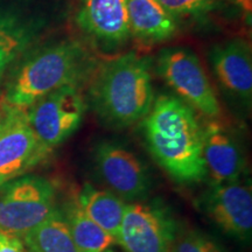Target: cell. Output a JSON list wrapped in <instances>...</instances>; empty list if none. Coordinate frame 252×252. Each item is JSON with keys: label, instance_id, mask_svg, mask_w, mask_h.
I'll return each instance as SVG.
<instances>
[{"label": "cell", "instance_id": "cell-1", "mask_svg": "<svg viewBox=\"0 0 252 252\" xmlns=\"http://www.w3.org/2000/svg\"><path fill=\"white\" fill-rule=\"evenodd\" d=\"M143 132L151 156L173 181L189 186L206 180L203 127L190 105L161 94L143 118Z\"/></svg>", "mask_w": 252, "mask_h": 252}, {"label": "cell", "instance_id": "cell-2", "mask_svg": "<svg viewBox=\"0 0 252 252\" xmlns=\"http://www.w3.org/2000/svg\"><path fill=\"white\" fill-rule=\"evenodd\" d=\"M90 96L109 124L125 127L143 121L154 100L149 59L130 52L105 62L94 77Z\"/></svg>", "mask_w": 252, "mask_h": 252}, {"label": "cell", "instance_id": "cell-3", "mask_svg": "<svg viewBox=\"0 0 252 252\" xmlns=\"http://www.w3.org/2000/svg\"><path fill=\"white\" fill-rule=\"evenodd\" d=\"M93 68L87 50L75 41L42 49L21 65L6 93V104L26 110L46 94L78 86Z\"/></svg>", "mask_w": 252, "mask_h": 252}, {"label": "cell", "instance_id": "cell-4", "mask_svg": "<svg viewBox=\"0 0 252 252\" xmlns=\"http://www.w3.org/2000/svg\"><path fill=\"white\" fill-rule=\"evenodd\" d=\"M55 209V187L42 176H19L0 185V232L23 239Z\"/></svg>", "mask_w": 252, "mask_h": 252}, {"label": "cell", "instance_id": "cell-5", "mask_svg": "<svg viewBox=\"0 0 252 252\" xmlns=\"http://www.w3.org/2000/svg\"><path fill=\"white\" fill-rule=\"evenodd\" d=\"M179 225L162 203H128L123 216L117 243L125 252H172Z\"/></svg>", "mask_w": 252, "mask_h": 252}, {"label": "cell", "instance_id": "cell-6", "mask_svg": "<svg viewBox=\"0 0 252 252\" xmlns=\"http://www.w3.org/2000/svg\"><path fill=\"white\" fill-rule=\"evenodd\" d=\"M158 72L194 110L208 118L220 113L219 99L200 60L188 48H167L158 59Z\"/></svg>", "mask_w": 252, "mask_h": 252}, {"label": "cell", "instance_id": "cell-7", "mask_svg": "<svg viewBox=\"0 0 252 252\" xmlns=\"http://www.w3.org/2000/svg\"><path fill=\"white\" fill-rule=\"evenodd\" d=\"M86 104L78 86H65L26 109L37 139L49 151L68 139L83 121Z\"/></svg>", "mask_w": 252, "mask_h": 252}, {"label": "cell", "instance_id": "cell-8", "mask_svg": "<svg viewBox=\"0 0 252 252\" xmlns=\"http://www.w3.org/2000/svg\"><path fill=\"white\" fill-rule=\"evenodd\" d=\"M48 153L34 133L26 110L5 104L0 122V185L25 174Z\"/></svg>", "mask_w": 252, "mask_h": 252}, {"label": "cell", "instance_id": "cell-9", "mask_svg": "<svg viewBox=\"0 0 252 252\" xmlns=\"http://www.w3.org/2000/svg\"><path fill=\"white\" fill-rule=\"evenodd\" d=\"M94 162L103 184L125 202H138L150 194L152 182L146 166L121 144H99L94 150Z\"/></svg>", "mask_w": 252, "mask_h": 252}, {"label": "cell", "instance_id": "cell-10", "mask_svg": "<svg viewBox=\"0 0 252 252\" xmlns=\"http://www.w3.org/2000/svg\"><path fill=\"white\" fill-rule=\"evenodd\" d=\"M214 224L239 242L249 243L252 235V193L250 182L241 180L212 187L197 202Z\"/></svg>", "mask_w": 252, "mask_h": 252}, {"label": "cell", "instance_id": "cell-11", "mask_svg": "<svg viewBox=\"0 0 252 252\" xmlns=\"http://www.w3.org/2000/svg\"><path fill=\"white\" fill-rule=\"evenodd\" d=\"M76 23L84 33L105 45H119L131 36L127 0H80Z\"/></svg>", "mask_w": 252, "mask_h": 252}, {"label": "cell", "instance_id": "cell-12", "mask_svg": "<svg viewBox=\"0 0 252 252\" xmlns=\"http://www.w3.org/2000/svg\"><path fill=\"white\" fill-rule=\"evenodd\" d=\"M214 74L228 93L250 104L252 97L251 48L244 40L226 41L209 54Z\"/></svg>", "mask_w": 252, "mask_h": 252}, {"label": "cell", "instance_id": "cell-13", "mask_svg": "<svg viewBox=\"0 0 252 252\" xmlns=\"http://www.w3.org/2000/svg\"><path fill=\"white\" fill-rule=\"evenodd\" d=\"M203 159L213 185L237 181L244 171V157L237 141L217 122L203 127Z\"/></svg>", "mask_w": 252, "mask_h": 252}, {"label": "cell", "instance_id": "cell-14", "mask_svg": "<svg viewBox=\"0 0 252 252\" xmlns=\"http://www.w3.org/2000/svg\"><path fill=\"white\" fill-rule=\"evenodd\" d=\"M131 35L149 42H159L174 36L178 21L158 0H127Z\"/></svg>", "mask_w": 252, "mask_h": 252}, {"label": "cell", "instance_id": "cell-15", "mask_svg": "<svg viewBox=\"0 0 252 252\" xmlns=\"http://www.w3.org/2000/svg\"><path fill=\"white\" fill-rule=\"evenodd\" d=\"M76 201L82 210L117 242L127 203L112 191L97 189L90 184L80 189Z\"/></svg>", "mask_w": 252, "mask_h": 252}, {"label": "cell", "instance_id": "cell-16", "mask_svg": "<svg viewBox=\"0 0 252 252\" xmlns=\"http://www.w3.org/2000/svg\"><path fill=\"white\" fill-rule=\"evenodd\" d=\"M27 252H78L61 209L56 208L23 238Z\"/></svg>", "mask_w": 252, "mask_h": 252}, {"label": "cell", "instance_id": "cell-17", "mask_svg": "<svg viewBox=\"0 0 252 252\" xmlns=\"http://www.w3.org/2000/svg\"><path fill=\"white\" fill-rule=\"evenodd\" d=\"M61 210L78 252H103L117 243L82 210L76 198L65 203Z\"/></svg>", "mask_w": 252, "mask_h": 252}, {"label": "cell", "instance_id": "cell-18", "mask_svg": "<svg viewBox=\"0 0 252 252\" xmlns=\"http://www.w3.org/2000/svg\"><path fill=\"white\" fill-rule=\"evenodd\" d=\"M25 46L23 32L0 17V77Z\"/></svg>", "mask_w": 252, "mask_h": 252}, {"label": "cell", "instance_id": "cell-19", "mask_svg": "<svg viewBox=\"0 0 252 252\" xmlns=\"http://www.w3.org/2000/svg\"><path fill=\"white\" fill-rule=\"evenodd\" d=\"M172 252H225L212 237L194 229H179Z\"/></svg>", "mask_w": 252, "mask_h": 252}, {"label": "cell", "instance_id": "cell-20", "mask_svg": "<svg viewBox=\"0 0 252 252\" xmlns=\"http://www.w3.org/2000/svg\"><path fill=\"white\" fill-rule=\"evenodd\" d=\"M169 13L178 17H201L219 7L223 0H158Z\"/></svg>", "mask_w": 252, "mask_h": 252}, {"label": "cell", "instance_id": "cell-21", "mask_svg": "<svg viewBox=\"0 0 252 252\" xmlns=\"http://www.w3.org/2000/svg\"><path fill=\"white\" fill-rule=\"evenodd\" d=\"M0 252H26L23 239L0 232Z\"/></svg>", "mask_w": 252, "mask_h": 252}, {"label": "cell", "instance_id": "cell-22", "mask_svg": "<svg viewBox=\"0 0 252 252\" xmlns=\"http://www.w3.org/2000/svg\"><path fill=\"white\" fill-rule=\"evenodd\" d=\"M1 118H2V109L1 106H0V122H1Z\"/></svg>", "mask_w": 252, "mask_h": 252}, {"label": "cell", "instance_id": "cell-23", "mask_svg": "<svg viewBox=\"0 0 252 252\" xmlns=\"http://www.w3.org/2000/svg\"><path fill=\"white\" fill-rule=\"evenodd\" d=\"M103 252H116V251L111 250V249H108V250H105V251H103Z\"/></svg>", "mask_w": 252, "mask_h": 252}]
</instances>
